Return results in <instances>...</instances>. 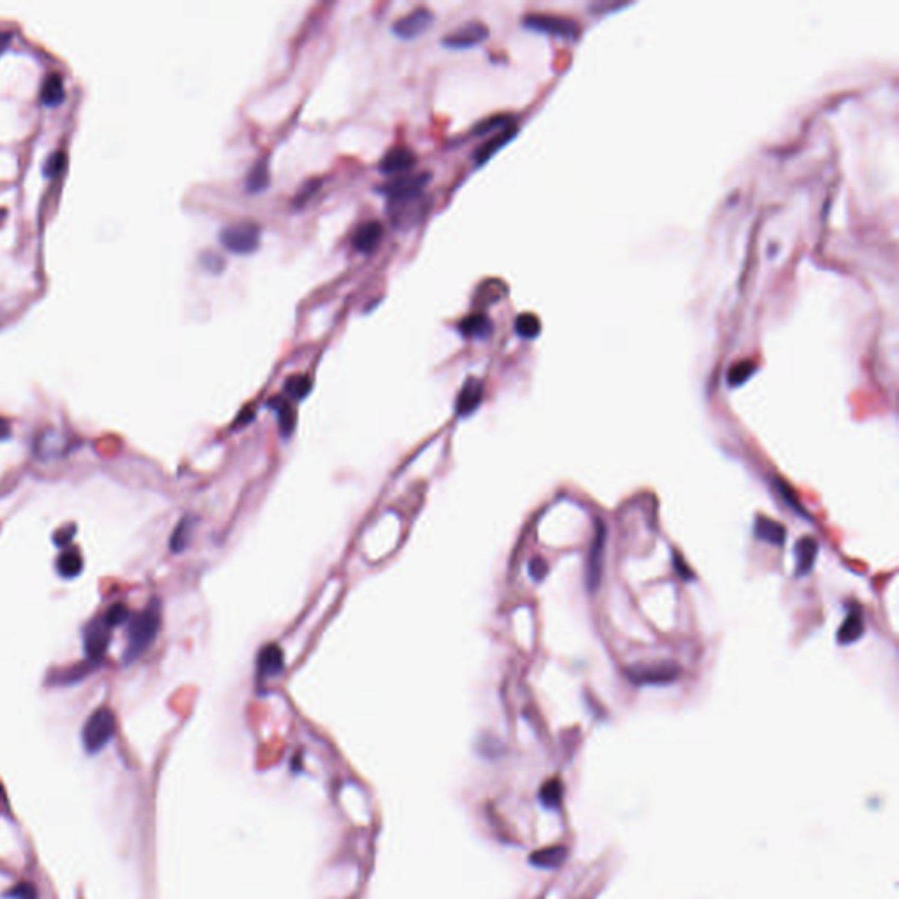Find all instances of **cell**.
<instances>
[{"mask_svg":"<svg viewBox=\"0 0 899 899\" xmlns=\"http://www.w3.org/2000/svg\"><path fill=\"white\" fill-rule=\"evenodd\" d=\"M162 625V606L158 599H151L141 613L130 618L129 622V643L125 648V662L130 664L141 657L153 645Z\"/></svg>","mask_w":899,"mask_h":899,"instance_id":"cell-1","label":"cell"},{"mask_svg":"<svg viewBox=\"0 0 899 899\" xmlns=\"http://www.w3.org/2000/svg\"><path fill=\"white\" fill-rule=\"evenodd\" d=\"M116 732V716L109 708H97L84 722L81 739L88 754H97L109 743Z\"/></svg>","mask_w":899,"mask_h":899,"instance_id":"cell-2","label":"cell"},{"mask_svg":"<svg viewBox=\"0 0 899 899\" xmlns=\"http://www.w3.org/2000/svg\"><path fill=\"white\" fill-rule=\"evenodd\" d=\"M220 243L227 252L236 255H252L260 246L259 225L250 221L230 223L220 232Z\"/></svg>","mask_w":899,"mask_h":899,"instance_id":"cell-3","label":"cell"},{"mask_svg":"<svg viewBox=\"0 0 899 899\" xmlns=\"http://www.w3.org/2000/svg\"><path fill=\"white\" fill-rule=\"evenodd\" d=\"M523 25L529 30L541 32V34L557 35L564 39H576L580 35V24L568 16L546 15V12H532L523 18Z\"/></svg>","mask_w":899,"mask_h":899,"instance_id":"cell-4","label":"cell"},{"mask_svg":"<svg viewBox=\"0 0 899 899\" xmlns=\"http://www.w3.org/2000/svg\"><path fill=\"white\" fill-rule=\"evenodd\" d=\"M111 633H113V627L107 624V620L102 617L93 618L90 624L84 627V651H86V659L90 664H97L104 659L106 656L107 647L111 643Z\"/></svg>","mask_w":899,"mask_h":899,"instance_id":"cell-5","label":"cell"},{"mask_svg":"<svg viewBox=\"0 0 899 899\" xmlns=\"http://www.w3.org/2000/svg\"><path fill=\"white\" fill-rule=\"evenodd\" d=\"M631 682L636 685H666L680 676V666L674 662H657L647 666H633L627 671Z\"/></svg>","mask_w":899,"mask_h":899,"instance_id":"cell-6","label":"cell"},{"mask_svg":"<svg viewBox=\"0 0 899 899\" xmlns=\"http://www.w3.org/2000/svg\"><path fill=\"white\" fill-rule=\"evenodd\" d=\"M429 181H431L429 172L404 174L387 183L381 188V192L389 197V201H406V198H415L423 195V190H425Z\"/></svg>","mask_w":899,"mask_h":899,"instance_id":"cell-7","label":"cell"},{"mask_svg":"<svg viewBox=\"0 0 899 899\" xmlns=\"http://www.w3.org/2000/svg\"><path fill=\"white\" fill-rule=\"evenodd\" d=\"M432 24H434V15H432L431 9L416 8L397 19L392 25V32L404 41H411V39L425 34L432 27Z\"/></svg>","mask_w":899,"mask_h":899,"instance_id":"cell-8","label":"cell"},{"mask_svg":"<svg viewBox=\"0 0 899 899\" xmlns=\"http://www.w3.org/2000/svg\"><path fill=\"white\" fill-rule=\"evenodd\" d=\"M488 37V27L478 19L467 21L455 28L452 34L443 37V44L452 50H467V48L478 46L483 39Z\"/></svg>","mask_w":899,"mask_h":899,"instance_id":"cell-9","label":"cell"},{"mask_svg":"<svg viewBox=\"0 0 899 899\" xmlns=\"http://www.w3.org/2000/svg\"><path fill=\"white\" fill-rule=\"evenodd\" d=\"M425 210L427 202L423 198V195L415 198H406V201H389L390 220L393 221L396 227H400V229L413 227L423 216Z\"/></svg>","mask_w":899,"mask_h":899,"instance_id":"cell-10","label":"cell"},{"mask_svg":"<svg viewBox=\"0 0 899 899\" xmlns=\"http://www.w3.org/2000/svg\"><path fill=\"white\" fill-rule=\"evenodd\" d=\"M604 545H606V529L601 522H597V529H595V537H594V543H592L591 557H588V566H587L588 591H595V588L599 587V582H601Z\"/></svg>","mask_w":899,"mask_h":899,"instance_id":"cell-11","label":"cell"},{"mask_svg":"<svg viewBox=\"0 0 899 899\" xmlns=\"http://www.w3.org/2000/svg\"><path fill=\"white\" fill-rule=\"evenodd\" d=\"M481 400H483V383L476 378H469L458 392L457 400H455V413L458 416L471 415L473 411H476Z\"/></svg>","mask_w":899,"mask_h":899,"instance_id":"cell-12","label":"cell"},{"mask_svg":"<svg viewBox=\"0 0 899 899\" xmlns=\"http://www.w3.org/2000/svg\"><path fill=\"white\" fill-rule=\"evenodd\" d=\"M415 164L416 156L411 149L406 146H396L381 158L380 171L385 174H400V172H408Z\"/></svg>","mask_w":899,"mask_h":899,"instance_id":"cell-13","label":"cell"},{"mask_svg":"<svg viewBox=\"0 0 899 899\" xmlns=\"http://www.w3.org/2000/svg\"><path fill=\"white\" fill-rule=\"evenodd\" d=\"M381 237H383V225L380 221H367L355 230L351 243H353V248L360 253H371L373 250H376Z\"/></svg>","mask_w":899,"mask_h":899,"instance_id":"cell-14","label":"cell"},{"mask_svg":"<svg viewBox=\"0 0 899 899\" xmlns=\"http://www.w3.org/2000/svg\"><path fill=\"white\" fill-rule=\"evenodd\" d=\"M817 550H819V545L813 537L804 536L801 537L799 541L796 543V548H794V555H796V575L797 576H804L813 569V564H815L817 559Z\"/></svg>","mask_w":899,"mask_h":899,"instance_id":"cell-15","label":"cell"},{"mask_svg":"<svg viewBox=\"0 0 899 899\" xmlns=\"http://www.w3.org/2000/svg\"><path fill=\"white\" fill-rule=\"evenodd\" d=\"M754 530L757 539L770 543V545L781 546L785 543V537H787V530H785V527L780 522H775V520L762 517V515H759L757 519H755Z\"/></svg>","mask_w":899,"mask_h":899,"instance_id":"cell-16","label":"cell"},{"mask_svg":"<svg viewBox=\"0 0 899 899\" xmlns=\"http://www.w3.org/2000/svg\"><path fill=\"white\" fill-rule=\"evenodd\" d=\"M492 328L494 327H492L490 318L487 315H483V313H473V315L465 317L458 324L461 334L469 337V340H485V337H488L492 334Z\"/></svg>","mask_w":899,"mask_h":899,"instance_id":"cell-17","label":"cell"},{"mask_svg":"<svg viewBox=\"0 0 899 899\" xmlns=\"http://www.w3.org/2000/svg\"><path fill=\"white\" fill-rule=\"evenodd\" d=\"M283 664H285V659H283V650L278 647L276 643L266 645L262 650L259 651V673L262 676H272V674H278L279 671L283 669Z\"/></svg>","mask_w":899,"mask_h":899,"instance_id":"cell-18","label":"cell"},{"mask_svg":"<svg viewBox=\"0 0 899 899\" xmlns=\"http://www.w3.org/2000/svg\"><path fill=\"white\" fill-rule=\"evenodd\" d=\"M862 633H864V618H862L861 610H852L840 627L836 638H838L840 645H850L855 643L862 636Z\"/></svg>","mask_w":899,"mask_h":899,"instance_id":"cell-19","label":"cell"},{"mask_svg":"<svg viewBox=\"0 0 899 899\" xmlns=\"http://www.w3.org/2000/svg\"><path fill=\"white\" fill-rule=\"evenodd\" d=\"M515 133H517V129L510 125V127H506V129L501 130V132L497 133V136H494V138H492L490 141H485L483 145H481L480 148L476 149V153H474V158H476L478 164H483V162H487L488 158H490V156L497 151V149L503 148V146L506 145V142L510 141L511 138H513Z\"/></svg>","mask_w":899,"mask_h":899,"instance_id":"cell-20","label":"cell"},{"mask_svg":"<svg viewBox=\"0 0 899 899\" xmlns=\"http://www.w3.org/2000/svg\"><path fill=\"white\" fill-rule=\"evenodd\" d=\"M57 569L64 578H76L83 571V557L77 550L64 552L57 560Z\"/></svg>","mask_w":899,"mask_h":899,"instance_id":"cell-21","label":"cell"},{"mask_svg":"<svg viewBox=\"0 0 899 899\" xmlns=\"http://www.w3.org/2000/svg\"><path fill=\"white\" fill-rule=\"evenodd\" d=\"M267 187H269V167H267L266 158H262L250 171L248 178H246V188H248L250 194H259V192L266 190Z\"/></svg>","mask_w":899,"mask_h":899,"instance_id":"cell-22","label":"cell"},{"mask_svg":"<svg viewBox=\"0 0 899 899\" xmlns=\"http://www.w3.org/2000/svg\"><path fill=\"white\" fill-rule=\"evenodd\" d=\"M515 332L523 340H534L541 332V322L532 313H522L515 320Z\"/></svg>","mask_w":899,"mask_h":899,"instance_id":"cell-23","label":"cell"},{"mask_svg":"<svg viewBox=\"0 0 899 899\" xmlns=\"http://www.w3.org/2000/svg\"><path fill=\"white\" fill-rule=\"evenodd\" d=\"M566 858V849L562 846H550L541 852L532 853V862L539 868H559Z\"/></svg>","mask_w":899,"mask_h":899,"instance_id":"cell-24","label":"cell"},{"mask_svg":"<svg viewBox=\"0 0 899 899\" xmlns=\"http://www.w3.org/2000/svg\"><path fill=\"white\" fill-rule=\"evenodd\" d=\"M64 97V83H62V77L58 74H50L42 84L41 90V99L42 102L48 104V106H55L58 104Z\"/></svg>","mask_w":899,"mask_h":899,"instance_id":"cell-25","label":"cell"},{"mask_svg":"<svg viewBox=\"0 0 899 899\" xmlns=\"http://www.w3.org/2000/svg\"><path fill=\"white\" fill-rule=\"evenodd\" d=\"M311 380L306 374H294V376H290L285 383V390L288 393L290 399L301 400L311 392Z\"/></svg>","mask_w":899,"mask_h":899,"instance_id":"cell-26","label":"cell"},{"mask_svg":"<svg viewBox=\"0 0 899 899\" xmlns=\"http://www.w3.org/2000/svg\"><path fill=\"white\" fill-rule=\"evenodd\" d=\"M272 400H275V399H272ZM271 404L275 406L276 413L279 415V427H281L283 434H285V436L290 434V432H292V429H294V425H295L294 409L290 408V404L286 402V400H283V399H276L275 402H271Z\"/></svg>","mask_w":899,"mask_h":899,"instance_id":"cell-27","label":"cell"},{"mask_svg":"<svg viewBox=\"0 0 899 899\" xmlns=\"http://www.w3.org/2000/svg\"><path fill=\"white\" fill-rule=\"evenodd\" d=\"M755 373V364L750 362V360H743V362H738L736 366H732L729 369L727 374V383L731 387H738L741 383L748 380L752 374Z\"/></svg>","mask_w":899,"mask_h":899,"instance_id":"cell-28","label":"cell"},{"mask_svg":"<svg viewBox=\"0 0 899 899\" xmlns=\"http://www.w3.org/2000/svg\"><path fill=\"white\" fill-rule=\"evenodd\" d=\"M188 541H190V519H183L172 532L171 550L176 553L181 552V550L187 548Z\"/></svg>","mask_w":899,"mask_h":899,"instance_id":"cell-29","label":"cell"},{"mask_svg":"<svg viewBox=\"0 0 899 899\" xmlns=\"http://www.w3.org/2000/svg\"><path fill=\"white\" fill-rule=\"evenodd\" d=\"M129 617H130L129 608H127V606L123 604V602H115V604L109 606V610H107L106 613H104V618H106L107 624H109L113 629L118 627V625H122V624H125V622L129 620Z\"/></svg>","mask_w":899,"mask_h":899,"instance_id":"cell-30","label":"cell"},{"mask_svg":"<svg viewBox=\"0 0 899 899\" xmlns=\"http://www.w3.org/2000/svg\"><path fill=\"white\" fill-rule=\"evenodd\" d=\"M510 127V116L504 115H497V116H490V118L483 120L481 123H478L476 129H474V133L481 136L485 132H490L494 129H506Z\"/></svg>","mask_w":899,"mask_h":899,"instance_id":"cell-31","label":"cell"},{"mask_svg":"<svg viewBox=\"0 0 899 899\" xmlns=\"http://www.w3.org/2000/svg\"><path fill=\"white\" fill-rule=\"evenodd\" d=\"M529 573L536 582H541L546 576V573H548V566H546V562L541 557H534L529 562Z\"/></svg>","mask_w":899,"mask_h":899,"instance_id":"cell-32","label":"cell"},{"mask_svg":"<svg viewBox=\"0 0 899 899\" xmlns=\"http://www.w3.org/2000/svg\"><path fill=\"white\" fill-rule=\"evenodd\" d=\"M202 266L206 267L207 271L218 275V272L223 271L225 260L220 255H216V253H206V255L202 257Z\"/></svg>","mask_w":899,"mask_h":899,"instance_id":"cell-33","label":"cell"},{"mask_svg":"<svg viewBox=\"0 0 899 899\" xmlns=\"http://www.w3.org/2000/svg\"><path fill=\"white\" fill-rule=\"evenodd\" d=\"M9 898L12 899H37V891L30 884H19L9 892Z\"/></svg>","mask_w":899,"mask_h":899,"instance_id":"cell-34","label":"cell"},{"mask_svg":"<svg viewBox=\"0 0 899 899\" xmlns=\"http://www.w3.org/2000/svg\"><path fill=\"white\" fill-rule=\"evenodd\" d=\"M64 164H65L64 153H53L46 164V172L48 174H57V172H60V169L64 167Z\"/></svg>","mask_w":899,"mask_h":899,"instance_id":"cell-35","label":"cell"},{"mask_svg":"<svg viewBox=\"0 0 899 899\" xmlns=\"http://www.w3.org/2000/svg\"><path fill=\"white\" fill-rule=\"evenodd\" d=\"M552 784L553 785L546 784L545 789H543V796H545V794H548V797H545L546 803H548V801H550V803H557V801H559V797H560L559 781H552Z\"/></svg>","mask_w":899,"mask_h":899,"instance_id":"cell-36","label":"cell"},{"mask_svg":"<svg viewBox=\"0 0 899 899\" xmlns=\"http://www.w3.org/2000/svg\"><path fill=\"white\" fill-rule=\"evenodd\" d=\"M318 187H320V183H318V181H311V183H309L308 187H306L304 190H302L301 194L297 195V198H295V206H301V204H304V202L308 201L309 197H311L313 192L318 190Z\"/></svg>","mask_w":899,"mask_h":899,"instance_id":"cell-37","label":"cell"},{"mask_svg":"<svg viewBox=\"0 0 899 899\" xmlns=\"http://www.w3.org/2000/svg\"><path fill=\"white\" fill-rule=\"evenodd\" d=\"M11 436V427H9L8 420L0 418V439H8Z\"/></svg>","mask_w":899,"mask_h":899,"instance_id":"cell-38","label":"cell"},{"mask_svg":"<svg viewBox=\"0 0 899 899\" xmlns=\"http://www.w3.org/2000/svg\"><path fill=\"white\" fill-rule=\"evenodd\" d=\"M9 39H11V37H9V34H6V32H0V51H4L6 48H8Z\"/></svg>","mask_w":899,"mask_h":899,"instance_id":"cell-39","label":"cell"},{"mask_svg":"<svg viewBox=\"0 0 899 899\" xmlns=\"http://www.w3.org/2000/svg\"><path fill=\"white\" fill-rule=\"evenodd\" d=\"M0 794H2V789H0Z\"/></svg>","mask_w":899,"mask_h":899,"instance_id":"cell-40","label":"cell"}]
</instances>
